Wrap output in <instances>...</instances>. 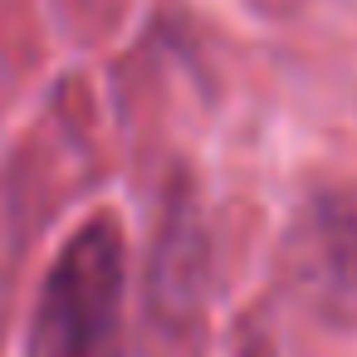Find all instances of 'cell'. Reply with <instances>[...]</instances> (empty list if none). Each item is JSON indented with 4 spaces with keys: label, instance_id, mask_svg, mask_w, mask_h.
<instances>
[{
    "label": "cell",
    "instance_id": "cell-1",
    "mask_svg": "<svg viewBox=\"0 0 357 357\" xmlns=\"http://www.w3.org/2000/svg\"><path fill=\"white\" fill-rule=\"evenodd\" d=\"M123 328V230L108 215H93L54 259L40 313H35V357H118Z\"/></svg>",
    "mask_w": 357,
    "mask_h": 357
},
{
    "label": "cell",
    "instance_id": "cell-2",
    "mask_svg": "<svg viewBox=\"0 0 357 357\" xmlns=\"http://www.w3.org/2000/svg\"><path fill=\"white\" fill-rule=\"evenodd\" d=\"M294 279L337 328L357 333V191H328L294 235Z\"/></svg>",
    "mask_w": 357,
    "mask_h": 357
}]
</instances>
